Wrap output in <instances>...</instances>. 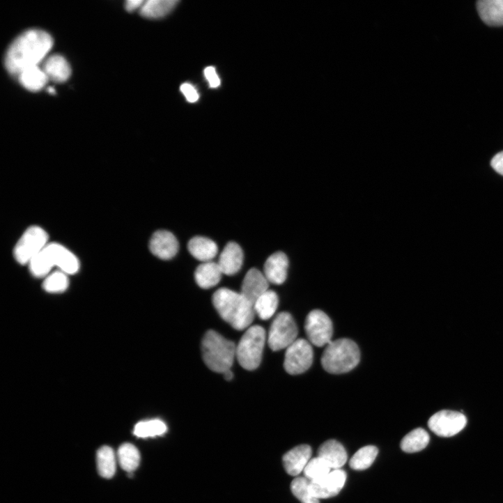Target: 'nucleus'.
<instances>
[{
    "label": "nucleus",
    "instance_id": "1",
    "mask_svg": "<svg viewBox=\"0 0 503 503\" xmlns=\"http://www.w3.org/2000/svg\"><path fill=\"white\" fill-rule=\"evenodd\" d=\"M54 45L51 36L40 30L29 31L16 39L6 57V66L13 75H20L25 70L38 66Z\"/></svg>",
    "mask_w": 503,
    "mask_h": 503
},
{
    "label": "nucleus",
    "instance_id": "2",
    "mask_svg": "<svg viewBox=\"0 0 503 503\" xmlns=\"http://www.w3.org/2000/svg\"><path fill=\"white\" fill-rule=\"evenodd\" d=\"M212 304L220 317L236 330L248 328L254 320V306L240 293L219 289L213 295Z\"/></svg>",
    "mask_w": 503,
    "mask_h": 503
},
{
    "label": "nucleus",
    "instance_id": "3",
    "mask_svg": "<svg viewBox=\"0 0 503 503\" xmlns=\"http://www.w3.org/2000/svg\"><path fill=\"white\" fill-rule=\"evenodd\" d=\"M31 274L36 278L49 275L54 267L68 275L75 274L80 268L78 258L65 247L56 242L49 243L29 264Z\"/></svg>",
    "mask_w": 503,
    "mask_h": 503
},
{
    "label": "nucleus",
    "instance_id": "4",
    "mask_svg": "<svg viewBox=\"0 0 503 503\" xmlns=\"http://www.w3.org/2000/svg\"><path fill=\"white\" fill-rule=\"evenodd\" d=\"M201 349L206 365L216 373L230 370L236 357L235 344L213 330L207 332L203 336Z\"/></svg>",
    "mask_w": 503,
    "mask_h": 503
},
{
    "label": "nucleus",
    "instance_id": "5",
    "mask_svg": "<svg viewBox=\"0 0 503 503\" xmlns=\"http://www.w3.org/2000/svg\"><path fill=\"white\" fill-rule=\"evenodd\" d=\"M360 351L357 345L347 339L332 341L322 356V365L330 373L341 374L354 369L359 363Z\"/></svg>",
    "mask_w": 503,
    "mask_h": 503
},
{
    "label": "nucleus",
    "instance_id": "6",
    "mask_svg": "<svg viewBox=\"0 0 503 503\" xmlns=\"http://www.w3.org/2000/svg\"><path fill=\"white\" fill-rule=\"evenodd\" d=\"M266 342V332L261 326L247 329L236 346V358L245 370L257 369L262 362Z\"/></svg>",
    "mask_w": 503,
    "mask_h": 503
},
{
    "label": "nucleus",
    "instance_id": "7",
    "mask_svg": "<svg viewBox=\"0 0 503 503\" xmlns=\"http://www.w3.org/2000/svg\"><path fill=\"white\" fill-rule=\"evenodd\" d=\"M49 235L38 226L29 227L23 234L14 249V256L21 265L30 263L41 253L49 244Z\"/></svg>",
    "mask_w": 503,
    "mask_h": 503
},
{
    "label": "nucleus",
    "instance_id": "8",
    "mask_svg": "<svg viewBox=\"0 0 503 503\" xmlns=\"http://www.w3.org/2000/svg\"><path fill=\"white\" fill-rule=\"evenodd\" d=\"M298 329L293 316L281 313L274 319L269 334V345L273 351L287 349L297 339Z\"/></svg>",
    "mask_w": 503,
    "mask_h": 503
},
{
    "label": "nucleus",
    "instance_id": "9",
    "mask_svg": "<svg viewBox=\"0 0 503 503\" xmlns=\"http://www.w3.org/2000/svg\"><path fill=\"white\" fill-rule=\"evenodd\" d=\"M311 343L305 339H297L287 348L284 367L291 375H299L308 371L314 362Z\"/></svg>",
    "mask_w": 503,
    "mask_h": 503
},
{
    "label": "nucleus",
    "instance_id": "10",
    "mask_svg": "<svg viewBox=\"0 0 503 503\" xmlns=\"http://www.w3.org/2000/svg\"><path fill=\"white\" fill-rule=\"evenodd\" d=\"M305 331L309 342L317 347L327 346L332 341L333 323L322 311L314 310L308 315Z\"/></svg>",
    "mask_w": 503,
    "mask_h": 503
},
{
    "label": "nucleus",
    "instance_id": "11",
    "mask_svg": "<svg viewBox=\"0 0 503 503\" xmlns=\"http://www.w3.org/2000/svg\"><path fill=\"white\" fill-rule=\"evenodd\" d=\"M466 424L467 419L463 413L451 410H441L433 415L428 422L432 432L444 438L458 434Z\"/></svg>",
    "mask_w": 503,
    "mask_h": 503
},
{
    "label": "nucleus",
    "instance_id": "12",
    "mask_svg": "<svg viewBox=\"0 0 503 503\" xmlns=\"http://www.w3.org/2000/svg\"><path fill=\"white\" fill-rule=\"evenodd\" d=\"M346 479L347 474L344 470H334L321 479L310 481V490L319 500L332 497L340 493Z\"/></svg>",
    "mask_w": 503,
    "mask_h": 503
},
{
    "label": "nucleus",
    "instance_id": "13",
    "mask_svg": "<svg viewBox=\"0 0 503 503\" xmlns=\"http://www.w3.org/2000/svg\"><path fill=\"white\" fill-rule=\"evenodd\" d=\"M149 247L155 256L163 261H169L177 254L179 245L177 238L172 233L160 230L153 233Z\"/></svg>",
    "mask_w": 503,
    "mask_h": 503
},
{
    "label": "nucleus",
    "instance_id": "14",
    "mask_svg": "<svg viewBox=\"0 0 503 503\" xmlns=\"http://www.w3.org/2000/svg\"><path fill=\"white\" fill-rule=\"evenodd\" d=\"M270 282L257 269L250 270L245 275L240 294L253 306L269 291Z\"/></svg>",
    "mask_w": 503,
    "mask_h": 503
},
{
    "label": "nucleus",
    "instance_id": "15",
    "mask_svg": "<svg viewBox=\"0 0 503 503\" xmlns=\"http://www.w3.org/2000/svg\"><path fill=\"white\" fill-rule=\"evenodd\" d=\"M242 263L243 253L240 246L230 242L222 252L217 264L223 274L233 276L240 270Z\"/></svg>",
    "mask_w": 503,
    "mask_h": 503
},
{
    "label": "nucleus",
    "instance_id": "16",
    "mask_svg": "<svg viewBox=\"0 0 503 503\" xmlns=\"http://www.w3.org/2000/svg\"><path fill=\"white\" fill-rule=\"evenodd\" d=\"M288 268L287 256L283 252H277L266 261L264 274L270 283L281 285L287 279Z\"/></svg>",
    "mask_w": 503,
    "mask_h": 503
},
{
    "label": "nucleus",
    "instance_id": "17",
    "mask_svg": "<svg viewBox=\"0 0 503 503\" xmlns=\"http://www.w3.org/2000/svg\"><path fill=\"white\" fill-rule=\"evenodd\" d=\"M312 449L308 444H302L286 453L283 458L286 472L292 476H297L304 470L311 461Z\"/></svg>",
    "mask_w": 503,
    "mask_h": 503
},
{
    "label": "nucleus",
    "instance_id": "18",
    "mask_svg": "<svg viewBox=\"0 0 503 503\" xmlns=\"http://www.w3.org/2000/svg\"><path fill=\"white\" fill-rule=\"evenodd\" d=\"M318 456L334 470L341 469L348 461L346 449L340 442L334 440L324 442L318 451Z\"/></svg>",
    "mask_w": 503,
    "mask_h": 503
},
{
    "label": "nucleus",
    "instance_id": "19",
    "mask_svg": "<svg viewBox=\"0 0 503 503\" xmlns=\"http://www.w3.org/2000/svg\"><path fill=\"white\" fill-rule=\"evenodd\" d=\"M481 20L490 26H503V0H481L477 4Z\"/></svg>",
    "mask_w": 503,
    "mask_h": 503
},
{
    "label": "nucleus",
    "instance_id": "20",
    "mask_svg": "<svg viewBox=\"0 0 503 503\" xmlns=\"http://www.w3.org/2000/svg\"><path fill=\"white\" fill-rule=\"evenodd\" d=\"M189 254L196 260L204 263L211 262L217 254V245L206 237L196 236L188 242Z\"/></svg>",
    "mask_w": 503,
    "mask_h": 503
},
{
    "label": "nucleus",
    "instance_id": "21",
    "mask_svg": "<svg viewBox=\"0 0 503 503\" xmlns=\"http://www.w3.org/2000/svg\"><path fill=\"white\" fill-rule=\"evenodd\" d=\"M43 70L49 79L59 83L68 81L71 75L69 63L59 55H54L47 59L45 62Z\"/></svg>",
    "mask_w": 503,
    "mask_h": 503
},
{
    "label": "nucleus",
    "instance_id": "22",
    "mask_svg": "<svg viewBox=\"0 0 503 503\" xmlns=\"http://www.w3.org/2000/svg\"><path fill=\"white\" fill-rule=\"evenodd\" d=\"M217 263L213 262L204 263L199 265L195 272V281L203 289H210L217 285L222 275Z\"/></svg>",
    "mask_w": 503,
    "mask_h": 503
},
{
    "label": "nucleus",
    "instance_id": "23",
    "mask_svg": "<svg viewBox=\"0 0 503 503\" xmlns=\"http://www.w3.org/2000/svg\"><path fill=\"white\" fill-rule=\"evenodd\" d=\"M178 3V0H149L144 3L140 13L145 18H162L168 15Z\"/></svg>",
    "mask_w": 503,
    "mask_h": 503
},
{
    "label": "nucleus",
    "instance_id": "24",
    "mask_svg": "<svg viewBox=\"0 0 503 503\" xmlns=\"http://www.w3.org/2000/svg\"><path fill=\"white\" fill-rule=\"evenodd\" d=\"M22 86L29 91H38L47 84L49 78L39 66L28 68L19 75Z\"/></svg>",
    "mask_w": 503,
    "mask_h": 503
},
{
    "label": "nucleus",
    "instance_id": "25",
    "mask_svg": "<svg viewBox=\"0 0 503 503\" xmlns=\"http://www.w3.org/2000/svg\"><path fill=\"white\" fill-rule=\"evenodd\" d=\"M430 436L421 428H416L406 435L401 443V449L407 453H415L424 449L428 444Z\"/></svg>",
    "mask_w": 503,
    "mask_h": 503
},
{
    "label": "nucleus",
    "instance_id": "26",
    "mask_svg": "<svg viewBox=\"0 0 503 503\" xmlns=\"http://www.w3.org/2000/svg\"><path fill=\"white\" fill-rule=\"evenodd\" d=\"M279 306V297L273 291H268L255 303L254 308L256 314L263 320L270 319L276 313Z\"/></svg>",
    "mask_w": 503,
    "mask_h": 503
},
{
    "label": "nucleus",
    "instance_id": "27",
    "mask_svg": "<svg viewBox=\"0 0 503 503\" xmlns=\"http://www.w3.org/2000/svg\"><path fill=\"white\" fill-rule=\"evenodd\" d=\"M98 469L100 474L106 479L114 477L116 470V456L114 450L108 447H101L97 454Z\"/></svg>",
    "mask_w": 503,
    "mask_h": 503
},
{
    "label": "nucleus",
    "instance_id": "28",
    "mask_svg": "<svg viewBox=\"0 0 503 503\" xmlns=\"http://www.w3.org/2000/svg\"><path fill=\"white\" fill-rule=\"evenodd\" d=\"M120 465L125 471L131 473L139 465L141 456L138 449L130 443L121 446L118 451Z\"/></svg>",
    "mask_w": 503,
    "mask_h": 503
},
{
    "label": "nucleus",
    "instance_id": "29",
    "mask_svg": "<svg viewBox=\"0 0 503 503\" xmlns=\"http://www.w3.org/2000/svg\"><path fill=\"white\" fill-rule=\"evenodd\" d=\"M378 449L375 446H366L358 450L350 461V466L355 470L369 468L375 461Z\"/></svg>",
    "mask_w": 503,
    "mask_h": 503
},
{
    "label": "nucleus",
    "instance_id": "30",
    "mask_svg": "<svg viewBox=\"0 0 503 503\" xmlns=\"http://www.w3.org/2000/svg\"><path fill=\"white\" fill-rule=\"evenodd\" d=\"M167 430L164 422L159 419L141 421L134 429V434L142 438L163 435Z\"/></svg>",
    "mask_w": 503,
    "mask_h": 503
},
{
    "label": "nucleus",
    "instance_id": "31",
    "mask_svg": "<svg viewBox=\"0 0 503 503\" xmlns=\"http://www.w3.org/2000/svg\"><path fill=\"white\" fill-rule=\"evenodd\" d=\"M291 490L294 495L302 503H320L310 490V481L304 477H297L291 483Z\"/></svg>",
    "mask_w": 503,
    "mask_h": 503
},
{
    "label": "nucleus",
    "instance_id": "32",
    "mask_svg": "<svg viewBox=\"0 0 503 503\" xmlns=\"http://www.w3.org/2000/svg\"><path fill=\"white\" fill-rule=\"evenodd\" d=\"M331 470L329 465L318 456L311 459L306 466L304 473L305 477L311 481L324 478L332 472Z\"/></svg>",
    "mask_w": 503,
    "mask_h": 503
},
{
    "label": "nucleus",
    "instance_id": "33",
    "mask_svg": "<svg viewBox=\"0 0 503 503\" xmlns=\"http://www.w3.org/2000/svg\"><path fill=\"white\" fill-rule=\"evenodd\" d=\"M69 287V279L68 274L58 271L47 277L43 288L49 293H62L67 291Z\"/></svg>",
    "mask_w": 503,
    "mask_h": 503
},
{
    "label": "nucleus",
    "instance_id": "34",
    "mask_svg": "<svg viewBox=\"0 0 503 503\" xmlns=\"http://www.w3.org/2000/svg\"><path fill=\"white\" fill-rule=\"evenodd\" d=\"M180 91L185 97L186 100L190 103L196 102L199 99V95L197 91L190 84H183L180 86Z\"/></svg>",
    "mask_w": 503,
    "mask_h": 503
},
{
    "label": "nucleus",
    "instance_id": "35",
    "mask_svg": "<svg viewBox=\"0 0 503 503\" xmlns=\"http://www.w3.org/2000/svg\"><path fill=\"white\" fill-rule=\"evenodd\" d=\"M204 75L211 88H217L220 86V80L215 68H206L204 70Z\"/></svg>",
    "mask_w": 503,
    "mask_h": 503
},
{
    "label": "nucleus",
    "instance_id": "36",
    "mask_svg": "<svg viewBox=\"0 0 503 503\" xmlns=\"http://www.w3.org/2000/svg\"><path fill=\"white\" fill-rule=\"evenodd\" d=\"M492 168L503 176V151L495 155L491 160Z\"/></svg>",
    "mask_w": 503,
    "mask_h": 503
},
{
    "label": "nucleus",
    "instance_id": "37",
    "mask_svg": "<svg viewBox=\"0 0 503 503\" xmlns=\"http://www.w3.org/2000/svg\"><path fill=\"white\" fill-rule=\"evenodd\" d=\"M143 0H129L125 3V8L127 11L132 12L137 9H141L144 4Z\"/></svg>",
    "mask_w": 503,
    "mask_h": 503
},
{
    "label": "nucleus",
    "instance_id": "38",
    "mask_svg": "<svg viewBox=\"0 0 503 503\" xmlns=\"http://www.w3.org/2000/svg\"><path fill=\"white\" fill-rule=\"evenodd\" d=\"M223 375H224V379L227 381L232 380V378H233V374L232 371H231V369L225 371L223 373Z\"/></svg>",
    "mask_w": 503,
    "mask_h": 503
},
{
    "label": "nucleus",
    "instance_id": "39",
    "mask_svg": "<svg viewBox=\"0 0 503 503\" xmlns=\"http://www.w3.org/2000/svg\"><path fill=\"white\" fill-rule=\"evenodd\" d=\"M49 92L51 93H55L54 88H49Z\"/></svg>",
    "mask_w": 503,
    "mask_h": 503
}]
</instances>
